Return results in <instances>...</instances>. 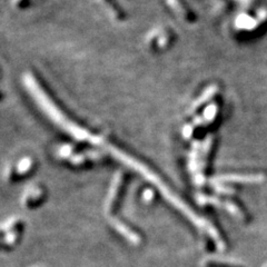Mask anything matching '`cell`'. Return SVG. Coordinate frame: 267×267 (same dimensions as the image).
<instances>
[{"label":"cell","instance_id":"2","mask_svg":"<svg viewBox=\"0 0 267 267\" xmlns=\"http://www.w3.org/2000/svg\"><path fill=\"white\" fill-rule=\"evenodd\" d=\"M113 225L118 232H119L123 236H125L126 238H128L134 244H140L142 239H144V236L141 235V233H139V231H137V229L133 227L132 225H129L126 222L115 221V223H113Z\"/></svg>","mask_w":267,"mask_h":267},{"label":"cell","instance_id":"3","mask_svg":"<svg viewBox=\"0 0 267 267\" xmlns=\"http://www.w3.org/2000/svg\"><path fill=\"white\" fill-rule=\"evenodd\" d=\"M206 267H243V266L233 265V264H228V263H222V262H215V260H212V262L206 263Z\"/></svg>","mask_w":267,"mask_h":267},{"label":"cell","instance_id":"1","mask_svg":"<svg viewBox=\"0 0 267 267\" xmlns=\"http://www.w3.org/2000/svg\"><path fill=\"white\" fill-rule=\"evenodd\" d=\"M22 223L20 221L10 222L9 224L5 225L3 228V236H4V247H11L17 244L19 240L20 235L22 233Z\"/></svg>","mask_w":267,"mask_h":267}]
</instances>
